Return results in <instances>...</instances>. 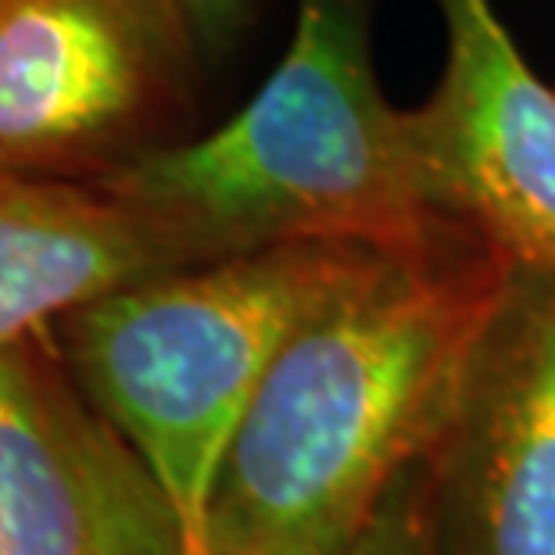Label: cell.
Instances as JSON below:
<instances>
[{
  "label": "cell",
  "instance_id": "6da1fadb",
  "mask_svg": "<svg viewBox=\"0 0 555 555\" xmlns=\"http://www.w3.org/2000/svg\"><path fill=\"white\" fill-rule=\"evenodd\" d=\"M513 262L474 233L373 251L269 365L222 455L208 555H351L427 463Z\"/></svg>",
  "mask_w": 555,
  "mask_h": 555
},
{
  "label": "cell",
  "instance_id": "7a4b0ae2",
  "mask_svg": "<svg viewBox=\"0 0 555 555\" xmlns=\"http://www.w3.org/2000/svg\"><path fill=\"white\" fill-rule=\"evenodd\" d=\"M93 183L180 266L298 241L398 251L469 233L437 208L412 112L376 82L370 0H301L280 65L233 119Z\"/></svg>",
  "mask_w": 555,
  "mask_h": 555
},
{
  "label": "cell",
  "instance_id": "3957f363",
  "mask_svg": "<svg viewBox=\"0 0 555 555\" xmlns=\"http://www.w3.org/2000/svg\"><path fill=\"white\" fill-rule=\"evenodd\" d=\"M380 247L298 241L165 269L57 319L62 359L208 555L222 455L287 337Z\"/></svg>",
  "mask_w": 555,
  "mask_h": 555
},
{
  "label": "cell",
  "instance_id": "277c9868",
  "mask_svg": "<svg viewBox=\"0 0 555 555\" xmlns=\"http://www.w3.org/2000/svg\"><path fill=\"white\" fill-rule=\"evenodd\" d=\"M183 0H0V169L101 180L191 112Z\"/></svg>",
  "mask_w": 555,
  "mask_h": 555
},
{
  "label": "cell",
  "instance_id": "5b68a950",
  "mask_svg": "<svg viewBox=\"0 0 555 555\" xmlns=\"http://www.w3.org/2000/svg\"><path fill=\"white\" fill-rule=\"evenodd\" d=\"M423 469L434 555H555V273L513 269Z\"/></svg>",
  "mask_w": 555,
  "mask_h": 555
},
{
  "label": "cell",
  "instance_id": "8992f818",
  "mask_svg": "<svg viewBox=\"0 0 555 555\" xmlns=\"http://www.w3.org/2000/svg\"><path fill=\"white\" fill-rule=\"evenodd\" d=\"M43 337L0 351V545L8 555H186L158 477Z\"/></svg>",
  "mask_w": 555,
  "mask_h": 555
},
{
  "label": "cell",
  "instance_id": "52a82bcc",
  "mask_svg": "<svg viewBox=\"0 0 555 555\" xmlns=\"http://www.w3.org/2000/svg\"><path fill=\"white\" fill-rule=\"evenodd\" d=\"M444 68L412 129L437 208L519 269L555 273V90L491 0H437Z\"/></svg>",
  "mask_w": 555,
  "mask_h": 555
},
{
  "label": "cell",
  "instance_id": "ba28073f",
  "mask_svg": "<svg viewBox=\"0 0 555 555\" xmlns=\"http://www.w3.org/2000/svg\"><path fill=\"white\" fill-rule=\"evenodd\" d=\"M165 269L176 255L101 183L0 169V351Z\"/></svg>",
  "mask_w": 555,
  "mask_h": 555
},
{
  "label": "cell",
  "instance_id": "9c48e42d",
  "mask_svg": "<svg viewBox=\"0 0 555 555\" xmlns=\"http://www.w3.org/2000/svg\"><path fill=\"white\" fill-rule=\"evenodd\" d=\"M351 555H434L430 509H427V469L412 466L391 494L384 499L380 513Z\"/></svg>",
  "mask_w": 555,
  "mask_h": 555
},
{
  "label": "cell",
  "instance_id": "30bf717a",
  "mask_svg": "<svg viewBox=\"0 0 555 555\" xmlns=\"http://www.w3.org/2000/svg\"><path fill=\"white\" fill-rule=\"evenodd\" d=\"M183 8L194 22L201 51L219 54L237 40L244 22L251 18L255 0H183Z\"/></svg>",
  "mask_w": 555,
  "mask_h": 555
},
{
  "label": "cell",
  "instance_id": "8fae6325",
  "mask_svg": "<svg viewBox=\"0 0 555 555\" xmlns=\"http://www.w3.org/2000/svg\"><path fill=\"white\" fill-rule=\"evenodd\" d=\"M0 555H8V552H4V545H0Z\"/></svg>",
  "mask_w": 555,
  "mask_h": 555
}]
</instances>
